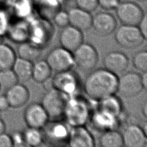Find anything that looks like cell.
Listing matches in <instances>:
<instances>
[{
	"instance_id": "obj_1",
	"label": "cell",
	"mask_w": 147,
	"mask_h": 147,
	"mask_svg": "<svg viewBox=\"0 0 147 147\" xmlns=\"http://www.w3.org/2000/svg\"><path fill=\"white\" fill-rule=\"evenodd\" d=\"M118 78L117 75L106 68L95 69L87 76L84 91L92 99L99 100L117 92Z\"/></svg>"
},
{
	"instance_id": "obj_2",
	"label": "cell",
	"mask_w": 147,
	"mask_h": 147,
	"mask_svg": "<svg viewBox=\"0 0 147 147\" xmlns=\"http://www.w3.org/2000/svg\"><path fill=\"white\" fill-rule=\"evenodd\" d=\"M90 106L87 102L77 95L68 97L64 117L71 126H84L90 118Z\"/></svg>"
},
{
	"instance_id": "obj_3",
	"label": "cell",
	"mask_w": 147,
	"mask_h": 147,
	"mask_svg": "<svg viewBox=\"0 0 147 147\" xmlns=\"http://www.w3.org/2000/svg\"><path fill=\"white\" fill-rule=\"evenodd\" d=\"M68 96L55 88L47 90L42 98L41 105L49 118L59 119L64 116Z\"/></svg>"
},
{
	"instance_id": "obj_4",
	"label": "cell",
	"mask_w": 147,
	"mask_h": 147,
	"mask_svg": "<svg viewBox=\"0 0 147 147\" xmlns=\"http://www.w3.org/2000/svg\"><path fill=\"white\" fill-rule=\"evenodd\" d=\"M115 39L121 47L126 49L137 48L145 40L137 26L124 24L116 30Z\"/></svg>"
},
{
	"instance_id": "obj_5",
	"label": "cell",
	"mask_w": 147,
	"mask_h": 147,
	"mask_svg": "<svg viewBox=\"0 0 147 147\" xmlns=\"http://www.w3.org/2000/svg\"><path fill=\"white\" fill-rule=\"evenodd\" d=\"M72 55L75 65L82 71H90L97 65L98 52L90 44L83 42L73 52Z\"/></svg>"
},
{
	"instance_id": "obj_6",
	"label": "cell",
	"mask_w": 147,
	"mask_h": 147,
	"mask_svg": "<svg viewBox=\"0 0 147 147\" xmlns=\"http://www.w3.org/2000/svg\"><path fill=\"white\" fill-rule=\"evenodd\" d=\"M45 60L51 70L56 72L69 70L75 65L72 52L62 47H56L51 51Z\"/></svg>"
},
{
	"instance_id": "obj_7",
	"label": "cell",
	"mask_w": 147,
	"mask_h": 147,
	"mask_svg": "<svg viewBox=\"0 0 147 147\" xmlns=\"http://www.w3.org/2000/svg\"><path fill=\"white\" fill-rule=\"evenodd\" d=\"M51 81L52 88L57 89L68 97L76 95L78 92L79 79L71 69L56 72Z\"/></svg>"
},
{
	"instance_id": "obj_8",
	"label": "cell",
	"mask_w": 147,
	"mask_h": 147,
	"mask_svg": "<svg viewBox=\"0 0 147 147\" xmlns=\"http://www.w3.org/2000/svg\"><path fill=\"white\" fill-rule=\"evenodd\" d=\"M115 10L117 18L124 25L137 26L145 14L138 4L131 1L120 2Z\"/></svg>"
},
{
	"instance_id": "obj_9",
	"label": "cell",
	"mask_w": 147,
	"mask_h": 147,
	"mask_svg": "<svg viewBox=\"0 0 147 147\" xmlns=\"http://www.w3.org/2000/svg\"><path fill=\"white\" fill-rule=\"evenodd\" d=\"M141 75L136 72H128L118 78L117 91L124 97H133L143 90Z\"/></svg>"
},
{
	"instance_id": "obj_10",
	"label": "cell",
	"mask_w": 147,
	"mask_h": 147,
	"mask_svg": "<svg viewBox=\"0 0 147 147\" xmlns=\"http://www.w3.org/2000/svg\"><path fill=\"white\" fill-rule=\"evenodd\" d=\"M24 118L28 127L40 129H42L49 119L42 105L37 103H31L26 107Z\"/></svg>"
},
{
	"instance_id": "obj_11",
	"label": "cell",
	"mask_w": 147,
	"mask_h": 147,
	"mask_svg": "<svg viewBox=\"0 0 147 147\" xmlns=\"http://www.w3.org/2000/svg\"><path fill=\"white\" fill-rule=\"evenodd\" d=\"M98 34L105 36L111 34L116 29L114 16L108 12H98L92 17V26Z\"/></svg>"
},
{
	"instance_id": "obj_12",
	"label": "cell",
	"mask_w": 147,
	"mask_h": 147,
	"mask_svg": "<svg viewBox=\"0 0 147 147\" xmlns=\"http://www.w3.org/2000/svg\"><path fill=\"white\" fill-rule=\"evenodd\" d=\"M63 28L59 36L61 47L71 52H74L83 42L82 31L71 25Z\"/></svg>"
},
{
	"instance_id": "obj_13",
	"label": "cell",
	"mask_w": 147,
	"mask_h": 147,
	"mask_svg": "<svg viewBox=\"0 0 147 147\" xmlns=\"http://www.w3.org/2000/svg\"><path fill=\"white\" fill-rule=\"evenodd\" d=\"M68 144L71 147H93L95 141L91 133L84 126H72L69 129Z\"/></svg>"
},
{
	"instance_id": "obj_14",
	"label": "cell",
	"mask_w": 147,
	"mask_h": 147,
	"mask_svg": "<svg viewBox=\"0 0 147 147\" xmlns=\"http://www.w3.org/2000/svg\"><path fill=\"white\" fill-rule=\"evenodd\" d=\"M123 146L127 147H144L146 146L147 136L142 127L136 124L127 126L122 134Z\"/></svg>"
},
{
	"instance_id": "obj_15",
	"label": "cell",
	"mask_w": 147,
	"mask_h": 147,
	"mask_svg": "<svg viewBox=\"0 0 147 147\" xmlns=\"http://www.w3.org/2000/svg\"><path fill=\"white\" fill-rule=\"evenodd\" d=\"M90 118L92 126L96 130L103 132L115 129L119 125V118L117 117L98 108H96Z\"/></svg>"
},
{
	"instance_id": "obj_16",
	"label": "cell",
	"mask_w": 147,
	"mask_h": 147,
	"mask_svg": "<svg viewBox=\"0 0 147 147\" xmlns=\"http://www.w3.org/2000/svg\"><path fill=\"white\" fill-rule=\"evenodd\" d=\"M43 138L47 139L50 143H61L67 141L69 130L67 126L57 121L49 123L48 122L42 127Z\"/></svg>"
},
{
	"instance_id": "obj_17",
	"label": "cell",
	"mask_w": 147,
	"mask_h": 147,
	"mask_svg": "<svg viewBox=\"0 0 147 147\" xmlns=\"http://www.w3.org/2000/svg\"><path fill=\"white\" fill-rule=\"evenodd\" d=\"M129 60L127 56L119 51H111L103 59L105 68L117 75L124 72L128 67Z\"/></svg>"
},
{
	"instance_id": "obj_18",
	"label": "cell",
	"mask_w": 147,
	"mask_h": 147,
	"mask_svg": "<svg viewBox=\"0 0 147 147\" xmlns=\"http://www.w3.org/2000/svg\"><path fill=\"white\" fill-rule=\"evenodd\" d=\"M67 12L69 25L81 31L87 30L91 28L92 16L91 13L77 6L71 8Z\"/></svg>"
},
{
	"instance_id": "obj_19",
	"label": "cell",
	"mask_w": 147,
	"mask_h": 147,
	"mask_svg": "<svg viewBox=\"0 0 147 147\" xmlns=\"http://www.w3.org/2000/svg\"><path fill=\"white\" fill-rule=\"evenodd\" d=\"M5 94L10 107L13 108H18L25 105L28 101L30 96L27 87L19 83L6 90Z\"/></svg>"
},
{
	"instance_id": "obj_20",
	"label": "cell",
	"mask_w": 147,
	"mask_h": 147,
	"mask_svg": "<svg viewBox=\"0 0 147 147\" xmlns=\"http://www.w3.org/2000/svg\"><path fill=\"white\" fill-rule=\"evenodd\" d=\"M97 108L107 111L119 118L122 114V105L120 99L114 94L99 100Z\"/></svg>"
},
{
	"instance_id": "obj_21",
	"label": "cell",
	"mask_w": 147,
	"mask_h": 147,
	"mask_svg": "<svg viewBox=\"0 0 147 147\" xmlns=\"http://www.w3.org/2000/svg\"><path fill=\"white\" fill-rule=\"evenodd\" d=\"M33 63L20 57H17L11 68L18 81L26 82L32 78Z\"/></svg>"
},
{
	"instance_id": "obj_22",
	"label": "cell",
	"mask_w": 147,
	"mask_h": 147,
	"mask_svg": "<svg viewBox=\"0 0 147 147\" xmlns=\"http://www.w3.org/2000/svg\"><path fill=\"white\" fill-rule=\"evenodd\" d=\"M17 53L18 57L34 62L40 57L41 51V48L36 44L30 42L24 41L20 44L17 48Z\"/></svg>"
},
{
	"instance_id": "obj_23",
	"label": "cell",
	"mask_w": 147,
	"mask_h": 147,
	"mask_svg": "<svg viewBox=\"0 0 147 147\" xmlns=\"http://www.w3.org/2000/svg\"><path fill=\"white\" fill-rule=\"evenodd\" d=\"M33 63L32 78L39 83H44L50 78L52 70L44 60H37Z\"/></svg>"
},
{
	"instance_id": "obj_24",
	"label": "cell",
	"mask_w": 147,
	"mask_h": 147,
	"mask_svg": "<svg viewBox=\"0 0 147 147\" xmlns=\"http://www.w3.org/2000/svg\"><path fill=\"white\" fill-rule=\"evenodd\" d=\"M16 58V52L10 45L0 42V71L11 68Z\"/></svg>"
},
{
	"instance_id": "obj_25",
	"label": "cell",
	"mask_w": 147,
	"mask_h": 147,
	"mask_svg": "<svg viewBox=\"0 0 147 147\" xmlns=\"http://www.w3.org/2000/svg\"><path fill=\"white\" fill-rule=\"evenodd\" d=\"M99 142L103 147H121L123 146L122 134L115 129L103 131L100 136Z\"/></svg>"
},
{
	"instance_id": "obj_26",
	"label": "cell",
	"mask_w": 147,
	"mask_h": 147,
	"mask_svg": "<svg viewBox=\"0 0 147 147\" xmlns=\"http://www.w3.org/2000/svg\"><path fill=\"white\" fill-rule=\"evenodd\" d=\"M26 145L29 146H40L43 142V135L40 129L28 127L22 131Z\"/></svg>"
},
{
	"instance_id": "obj_27",
	"label": "cell",
	"mask_w": 147,
	"mask_h": 147,
	"mask_svg": "<svg viewBox=\"0 0 147 147\" xmlns=\"http://www.w3.org/2000/svg\"><path fill=\"white\" fill-rule=\"evenodd\" d=\"M18 80L11 68L0 71V89L7 90L17 83Z\"/></svg>"
},
{
	"instance_id": "obj_28",
	"label": "cell",
	"mask_w": 147,
	"mask_h": 147,
	"mask_svg": "<svg viewBox=\"0 0 147 147\" xmlns=\"http://www.w3.org/2000/svg\"><path fill=\"white\" fill-rule=\"evenodd\" d=\"M133 64L134 67L141 72L147 70V52L145 50L137 52L133 57Z\"/></svg>"
},
{
	"instance_id": "obj_29",
	"label": "cell",
	"mask_w": 147,
	"mask_h": 147,
	"mask_svg": "<svg viewBox=\"0 0 147 147\" xmlns=\"http://www.w3.org/2000/svg\"><path fill=\"white\" fill-rule=\"evenodd\" d=\"M53 18L55 24L60 28H64L69 25L68 12L65 10H60L57 11L54 14Z\"/></svg>"
},
{
	"instance_id": "obj_30",
	"label": "cell",
	"mask_w": 147,
	"mask_h": 147,
	"mask_svg": "<svg viewBox=\"0 0 147 147\" xmlns=\"http://www.w3.org/2000/svg\"><path fill=\"white\" fill-rule=\"evenodd\" d=\"M77 7L90 13L94 11L98 6V0H75Z\"/></svg>"
},
{
	"instance_id": "obj_31",
	"label": "cell",
	"mask_w": 147,
	"mask_h": 147,
	"mask_svg": "<svg viewBox=\"0 0 147 147\" xmlns=\"http://www.w3.org/2000/svg\"><path fill=\"white\" fill-rule=\"evenodd\" d=\"M12 141L13 146H26L23 133L20 131H14L10 134Z\"/></svg>"
},
{
	"instance_id": "obj_32",
	"label": "cell",
	"mask_w": 147,
	"mask_h": 147,
	"mask_svg": "<svg viewBox=\"0 0 147 147\" xmlns=\"http://www.w3.org/2000/svg\"><path fill=\"white\" fill-rule=\"evenodd\" d=\"M98 5L107 10H114L120 3V0H98Z\"/></svg>"
},
{
	"instance_id": "obj_33",
	"label": "cell",
	"mask_w": 147,
	"mask_h": 147,
	"mask_svg": "<svg viewBox=\"0 0 147 147\" xmlns=\"http://www.w3.org/2000/svg\"><path fill=\"white\" fill-rule=\"evenodd\" d=\"M12 141L10 134L4 132L0 134V147H11Z\"/></svg>"
},
{
	"instance_id": "obj_34",
	"label": "cell",
	"mask_w": 147,
	"mask_h": 147,
	"mask_svg": "<svg viewBox=\"0 0 147 147\" xmlns=\"http://www.w3.org/2000/svg\"><path fill=\"white\" fill-rule=\"evenodd\" d=\"M137 26L142 35L146 39L147 36V17L146 14H144V16L137 25Z\"/></svg>"
},
{
	"instance_id": "obj_35",
	"label": "cell",
	"mask_w": 147,
	"mask_h": 147,
	"mask_svg": "<svg viewBox=\"0 0 147 147\" xmlns=\"http://www.w3.org/2000/svg\"><path fill=\"white\" fill-rule=\"evenodd\" d=\"M10 105L5 94H0V111L8 110Z\"/></svg>"
},
{
	"instance_id": "obj_36",
	"label": "cell",
	"mask_w": 147,
	"mask_h": 147,
	"mask_svg": "<svg viewBox=\"0 0 147 147\" xmlns=\"http://www.w3.org/2000/svg\"><path fill=\"white\" fill-rule=\"evenodd\" d=\"M8 31L7 24L6 18L0 14V37L5 34Z\"/></svg>"
},
{
	"instance_id": "obj_37",
	"label": "cell",
	"mask_w": 147,
	"mask_h": 147,
	"mask_svg": "<svg viewBox=\"0 0 147 147\" xmlns=\"http://www.w3.org/2000/svg\"><path fill=\"white\" fill-rule=\"evenodd\" d=\"M141 83L144 89H146L147 87V73L146 71L143 72L142 74L141 75Z\"/></svg>"
},
{
	"instance_id": "obj_38",
	"label": "cell",
	"mask_w": 147,
	"mask_h": 147,
	"mask_svg": "<svg viewBox=\"0 0 147 147\" xmlns=\"http://www.w3.org/2000/svg\"><path fill=\"white\" fill-rule=\"evenodd\" d=\"M6 131V124L3 120L0 117V134L5 132Z\"/></svg>"
},
{
	"instance_id": "obj_39",
	"label": "cell",
	"mask_w": 147,
	"mask_h": 147,
	"mask_svg": "<svg viewBox=\"0 0 147 147\" xmlns=\"http://www.w3.org/2000/svg\"><path fill=\"white\" fill-rule=\"evenodd\" d=\"M142 112L143 115L146 117V115H147V103H146V102H145L144 105H142Z\"/></svg>"
},
{
	"instance_id": "obj_40",
	"label": "cell",
	"mask_w": 147,
	"mask_h": 147,
	"mask_svg": "<svg viewBox=\"0 0 147 147\" xmlns=\"http://www.w3.org/2000/svg\"><path fill=\"white\" fill-rule=\"evenodd\" d=\"M142 129L144 131V132L145 133V134L147 136V123L145 122L144 125L142 127Z\"/></svg>"
},
{
	"instance_id": "obj_41",
	"label": "cell",
	"mask_w": 147,
	"mask_h": 147,
	"mask_svg": "<svg viewBox=\"0 0 147 147\" xmlns=\"http://www.w3.org/2000/svg\"><path fill=\"white\" fill-rule=\"evenodd\" d=\"M138 1H140V2H144V1H145V0H138Z\"/></svg>"
},
{
	"instance_id": "obj_42",
	"label": "cell",
	"mask_w": 147,
	"mask_h": 147,
	"mask_svg": "<svg viewBox=\"0 0 147 147\" xmlns=\"http://www.w3.org/2000/svg\"><path fill=\"white\" fill-rule=\"evenodd\" d=\"M67 1H74V0H67Z\"/></svg>"
},
{
	"instance_id": "obj_43",
	"label": "cell",
	"mask_w": 147,
	"mask_h": 147,
	"mask_svg": "<svg viewBox=\"0 0 147 147\" xmlns=\"http://www.w3.org/2000/svg\"><path fill=\"white\" fill-rule=\"evenodd\" d=\"M1 111H0V117H1Z\"/></svg>"
},
{
	"instance_id": "obj_44",
	"label": "cell",
	"mask_w": 147,
	"mask_h": 147,
	"mask_svg": "<svg viewBox=\"0 0 147 147\" xmlns=\"http://www.w3.org/2000/svg\"><path fill=\"white\" fill-rule=\"evenodd\" d=\"M0 91H1V89H0Z\"/></svg>"
}]
</instances>
